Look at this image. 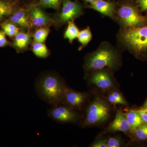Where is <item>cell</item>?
<instances>
[{
    "instance_id": "f1b7e54d",
    "label": "cell",
    "mask_w": 147,
    "mask_h": 147,
    "mask_svg": "<svg viewBox=\"0 0 147 147\" xmlns=\"http://www.w3.org/2000/svg\"><path fill=\"white\" fill-rule=\"evenodd\" d=\"M8 40L6 38L5 34L3 31H0V47H3L8 45Z\"/></svg>"
},
{
    "instance_id": "6da1fadb",
    "label": "cell",
    "mask_w": 147,
    "mask_h": 147,
    "mask_svg": "<svg viewBox=\"0 0 147 147\" xmlns=\"http://www.w3.org/2000/svg\"><path fill=\"white\" fill-rule=\"evenodd\" d=\"M67 86L59 75L52 72L40 74L34 83L38 96L44 102L52 105L61 104Z\"/></svg>"
},
{
    "instance_id": "cb8c5ba5",
    "label": "cell",
    "mask_w": 147,
    "mask_h": 147,
    "mask_svg": "<svg viewBox=\"0 0 147 147\" xmlns=\"http://www.w3.org/2000/svg\"><path fill=\"white\" fill-rule=\"evenodd\" d=\"M61 0H40L39 5L45 8L58 9L59 8Z\"/></svg>"
},
{
    "instance_id": "83f0119b",
    "label": "cell",
    "mask_w": 147,
    "mask_h": 147,
    "mask_svg": "<svg viewBox=\"0 0 147 147\" xmlns=\"http://www.w3.org/2000/svg\"><path fill=\"white\" fill-rule=\"evenodd\" d=\"M137 7L142 11H147V0H135Z\"/></svg>"
},
{
    "instance_id": "7402d4cb",
    "label": "cell",
    "mask_w": 147,
    "mask_h": 147,
    "mask_svg": "<svg viewBox=\"0 0 147 147\" xmlns=\"http://www.w3.org/2000/svg\"><path fill=\"white\" fill-rule=\"evenodd\" d=\"M3 31L9 36H16L19 32V28L15 24L10 22H6L2 25Z\"/></svg>"
},
{
    "instance_id": "e0dca14e",
    "label": "cell",
    "mask_w": 147,
    "mask_h": 147,
    "mask_svg": "<svg viewBox=\"0 0 147 147\" xmlns=\"http://www.w3.org/2000/svg\"><path fill=\"white\" fill-rule=\"evenodd\" d=\"M16 11L14 3L6 0H0V20L12 15Z\"/></svg>"
},
{
    "instance_id": "ac0fdd59",
    "label": "cell",
    "mask_w": 147,
    "mask_h": 147,
    "mask_svg": "<svg viewBox=\"0 0 147 147\" xmlns=\"http://www.w3.org/2000/svg\"><path fill=\"white\" fill-rule=\"evenodd\" d=\"M32 50L34 55L38 58L45 59L50 55L49 50L43 42H34Z\"/></svg>"
},
{
    "instance_id": "9a60e30c",
    "label": "cell",
    "mask_w": 147,
    "mask_h": 147,
    "mask_svg": "<svg viewBox=\"0 0 147 147\" xmlns=\"http://www.w3.org/2000/svg\"><path fill=\"white\" fill-rule=\"evenodd\" d=\"M106 94L105 97L111 105L114 106L117 104L125 106L127 105L126 99L118 89L112 90Z\"/></svg>"
},
{
    "instance_id": "8992f818",
    "label": "cell",
    "mask_w": 147,
    "mask_h": 147,
    "mask_svg": "<svg viewBox=\"0 0 147 147\" xmlns=\"http://www.w3.org/2000/svg\"><path fill=\"white\" fill-rule=\"evenodd\" d=\"M117 14L121 23L125 29L144 26L147 22L146 17L141 15L138 8L132 5L121 6Z\"/></svg>"
},
{
    "instance_id": "ba28073f",
    "label": "cell",
    "mask_w": 147,
    "mask_h": 147,
    "mask_svg": "<svg viewBox=\"0 0 147 147\" xmlns=\"http://www.w3.org/2000/svg\"><path fill=\"white\" fill-rule=\"evenodd\" d=\"M90 94L85 92L77 91L67 86L64 93L61 104L67 105L79 112L84 110L89 101Z\"/></svg>"
},
{
    "instance_id": "30bf717a",
    "label": "cell",
    "mask_w": 147,
    "mask_h": 147,
    "mask_svg": "<svg viewBox=\"0 0 147 147\" xmlns=\"http://www.w3.org/2000/svg\"><path fill=\"white\" fill-rule=\"evenodd\" d=\"M122 132L124 133L130 132V127L124 113L117 110L115 117L113 121L109 124L102 134Z\"/></svg>"
},
{
    "instance_id": "f546056e",
    "label": "cell",
    "mask_w": 147,
    "mask_h": 147,
    "mask_svg": "<svg viewBox=\"0 0 147 147\" xmlns=\"http://www.w3.org/2000/svg\"><path fill=\"white\" fill-rule=\"evenodd\" d=\"M143 107L144 108H147V99L145 101L144 103V105H143Z\"/></svg>"
},
{
    "instance_id": "484cf974",
    "label": "cell",
    "mask_w": 147,
    "mask_h": 147,
    "mask_svg": "<svg viewBox=\"0 0 147 147\" xmlns=\"http://www.w3.org/2000/svg\"><path fill=\"white\" fill-rule=\"evenodd\" d=\"M91 147H108L107 144V139L105 138H98L94 140V142L90 145Z\"/></svg>"
},
{
    "instance_id": "7c38bea8",
    "label": "cell",
    "mask_w": 147,
    "mask_h": 147,
    "mask_svg": "<svg viewBox=\"0 0 147 147\" xmlns=\"http://www.w3.org/2000/svg\"><path fill=\"white\" fill-rule=\"evenodd\" d=\"M9 22L23 29H30L32 24L29 13L23 9L15 11L11 15Z\"/></svg>"
},
{
    "instance_id": "5b68a950",
    "label": "cell",
    "mask_w": 147,
    "mask_h": 147,
    "mask_svg": "<svg viewBox=\"0 0 147 147\" xmlns=\"http://www.w3.org/2000/svg\"><path fill=\"white\" fill-rule=\"evenodd\" d=\"M87 81L89 85L94 86L104 94L118 88V83L113 76V71L108 69L89 72Z\"/></svg>"
},
{
    "instance_id": "d6986e66",
    "label": "cell",
    "mask_w": 147,
    "mask_h": 147,
    "mask_svg": "<svg viewBox=\"0 0 147 147\" xmlns=\"http://www.w3.org/2000/svg\"><path fill=\"white\" fill-rule=\"evenodd\" d=\"M64 34L65 38L69 40L70 43H72L74 40L77 38L79 31L73 21H69Z\"/></svg>"
},
{
    "instance_id": "d4e9b609",
    "label": "cell",
    "mask_w": 147,
    "mask_h": 147,
    "mask_svg": "<svg viewBox=\"0 0 147 147\" xmlns=\"http://www.w3.org/2000/svg\"><path fill=\"white\" fill-rule=\"evenodd\" d=\"M107 144L108 147H120L124 146L122 139L118 136L108 138L107 139Z\"/></svg>"
},
{
    "instance_id": "2e32d148",
    "label": "cell",
    "mask_w": 147,
    "mask_h": 147,
    "mask_svg": "<svg viewBox=\"0 0 147 147\" xmlns=\"http://www.w3.org/2000/svg\"><path fill=\"white\" fill-rule=\"evenodd\" d=\"M31 40L30 34L19 32L15 36L13 45L17 50H24L28 47Z\"/></svg>"
},
{
    "instance_id": "8fae6325",
    "label": "cell",
    "mask_w": 147,
    "mask_h": 147,
    "mask_svg": "<svg viewBox=\"0 0 147 147\" xmlns=\"http://www.w3.org/2000/svg\"><path fill=\"white\" fill-rule=\"evenodd\" d=\"M28 13L32 24L35 26H46L53 21L49 16L38 6H33L30 7Z\"/></svg>"
},
{
    "instance_id": "44dd1931",
    "label": "cell",
    "mask_w": 147,
    "mask_h": 147,
    "mask_svg": "<svg viewBox=\"0 0 147 147\" xmlns=\"http://www.w3.org/2000/svg\"><path fill=\"white\" fill-rule=\"evenodd\" d=\"M135 139L139 141L147 140V124L144 123L131 132Z\"/></svg>"
},
{
    "instance_id": "4dcf8cb0",
    "label": "cell",
    "mask_w": 147,
    "mask_h": 147,
    "mask_svg": "<svg viewBox=\"0 0 147 147\" xmlns=\"http://www.w3.org/2000/svg\"><path fill=\"white\" fill-rule=\"evenodd\" d=\"M84 1H86L88 2L91 3H92L93 2H94L96 0H84Z\"/></svg>"
},
{
    "instance_id": "52a82bcc",
    "label": "cell",
    "mask_w": 147,
    "mask_h": 147,
    "mask_svg": "<svg viewBox=\"0 0 147 147\" xmlns=\"http://www.w3.org/2000/svg\"><path fill=\"white\" fill-rule=\"evenodd\" d=\"M47 114L53 120L60 123H75L79 122L81 117L79 112L63 104L52 105Z\"/></svg>"
},
{
    "instance_id": "9c48e42d",
    "label": "cell",
    "mask_w": 147,
    "mask_h": 147,
    "mask_svg": "<svg viewBox=\"0 0 147 147\" xmlns=\"http://www.w3.org/2000/svg\"><path fill=\"white\" fill-rule=\"evenodd\" d=\"M82 13V7L79 3L71 0H64L58 21L61 24L68 23L81 16Z\"/></svg>"
},
{
    "instance_id": "277c9868",
    "label": "cell",
    "mask_w": 147,
    "mask_h": 147,
    "mask_svg": "<svg viewBox=\"0 0 147 147\" xmlns=\"http://www.w3.org/2000/svg\"><path fill=\"white\" fill-rule=\"evenodd\" d=\"M120 40L137 56L147 54V26L125 29L121 32Z\"/></svg>"
},
{
    "instance_id": "ffe728a7",
    "label": "cell",
    "mask_w": 147,
    "mask_h": 147,
    "mask_svg": "<svg viewBox=\"0 0 147 147\" xmlns=\"http://www.w3.org/2000/svg\"><path fill=\"white\" fill-rule=\"evenodd\" d=\"M77 38L83 47L88 45L92 38V33L89 27L79 32Z\"/></svg>"
},
{
    "instance_id": "7a4b0ae2",
    "label": "cell",
    "mask_w": 147,
    "mask_h": 147,
    "mask_svg": "<svg viewBox=\"0 0 147 147\" xmlns=\"http://www.w3.org/2000/svg\"><path fill=\"white\" fill-rule=\"evenodd\" d=\"M121 64V59L119 53L108 43H104L97 50L87 55L84 67L88 73L102 69L113 71L117 69Z\"/></svg>"
},
{
    "instance_id": "4316f807",
    "label": "cell",
    "mask_w": 147,
    "mask_h": 147,
    "mask_svg": "<svg viewBox=\"0 0 147 147\" xmlns=\"http://www.w3.org/2000/svg\"><path fill=\"white\" fill-rule=\"evenodd\" d=\"M135 110L141 116L144 123L147 124V108L142 107L139 109Z\"/></svg>"
},
{
    "instance_id": "3957f363",
    "label": "cell",
    "mask_w": 147,
    "mask_h": 147,
    "mask_svg": "<svg viewBox=\"0 0 147 147\" xmlns=\"http://www.w3.org/2000/svg\"><path fill=\"white\" fill-rule=\"evenodd\" d=\"M111 104L106 97L96 95L84 108L79 123L82 127L99 126L108 121L111 117Z\"/></svg>"
},
{
    "instance_id": "5bb4252c",
    "label": "cell",
    "mask_w": 147,
    "mask_h": 147,
    "mask_svg": "<svg viewBox=\"0 0 147 147\" xmlns=\"http://www.w3.org/2000/svg\"><path fill=\"white\" fill-rule=\"evenodd\" d=\"M124 113L130 127V132L145 123L141 116L135 110H127Z\"/></svg>"
},
{
    "instance_id": "4fadbf2b",
    "label": "cell",
    "mask_w": 147,
    "mask_h": 147,
    "mask_svg": "<svg viewBox=\"0 0 147 147\" xmlns=\"http://www.w3.org/2000/svg\"><path fill=\"white\" fill-rule=\"evenodd\" d=\"M90 7L105 16L114 18L115 14V5L112 3L104 0H96L90 3Z\"/></svg>"
},
{
    "instance_id": "603a6c76",
    "label": "cell",
    "mask_w": 147,
    "mask_h": 147,
    "mask_svg": "<svg viewBox=\"0 0 147 147\" xmlns=\"http://www.w3.org/2000/svg\"><path fill=\"white\" fill-rule=\"evenodd\" d=\"M49 29L46 28H41L37 30L34 35V42H43L46 40L49 33Z\"/></svg>"
}]
</instances>
